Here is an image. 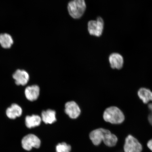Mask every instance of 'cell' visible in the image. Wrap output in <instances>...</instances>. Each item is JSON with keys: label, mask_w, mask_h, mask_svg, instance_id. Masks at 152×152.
I'll return each mask as SVG.
<instances>
[{"label": "cell", "mask_w": 152, "mask_h": 152, "mask_svg": "<svg viewBox=\"0 0 152 152\" xmlns=\"http://www.w3.org/2000/svg\"><path fill=\"white\" fill-rule=\"evenodd\" d=\"M89 138L94 145H99L103 141L106 145L109 147L115 146L117 143L118 138L110 131L103 128L93 130L89 134Z\"/></svg>", "instance_id": "obj_1"}, {"label": "cell", "mask_w": 152, "mask_h": 152, "mask_svg": "<svg viewBox=\"0 0 152 152\" xmlns=\"http://www.w3.org/2000/svg\"><path fill=\"white\" fill-rule=\"evenodd\" d=\"M103 118L107 122L113 124H120L124 121L125 117L123 112L118 108L112 106L104 111Z\"/></svg>", "instance_id": "obj_2"}, {"label": "cell", "mask_w": 152, "mask_h": 152, "mask_svg": "<svg viewBox=\"0 0 152 152\" xmlns=\"http://www.w3.org/2000/svg\"><path fill=\"white\" fill-rule=\"evenodd\" d=\"M86 9L85 0H72L68 5V10L72 18L79 19L84 14Z\"/></svg>", "instance_id": "obj_3"}, {"label": "cell", "mask_w": 152, "mask_h": 152, "mask_svg": "<svg viewBox=\"0 0 152 152\" xmlns=\"http://www.w3.org/2000/svg\"><path fill=\"white\" fill-rule=\"evenodd\" d=\"M40 139L35 134H28L23 137L21 145L23 149L26 151H30L33 148L39 149L41 145Z\"/></svg>", "instance_id": "obj_4"}, {"label": "cell", "mask_w": 152, "mask_h": 152, "mask_svg": "<svg viewBox=\"0 0 152 152\" xmlns=\"http://www.w3.org/2000/svg\"><path fill=\"white\" fill-rule=\"evenodd\" d=\"M64 112L70 119H75L81 115V109L77 102L70 101L64 104Z\"/></svg>", "instance_id": "obj_5"}, {"label": "cell", "mask_w": 152, "mask_h": 152, "mask_svg": "<svg viewBox=\"0 0 152 152\" xmlns=\"http://www.w3.org/2000/svg\"><path fill=\"white\" fill-rule=\"evenodd\" d=\"M104 22L100 17L96 20L90 21L88 24V29L91 35L99 37L102 35L104 29Z\"/></svg>", "instance_id": "obj_6"}, {"label": "cell", "mask_w": 152, "mask_h": 152, "mask_svg": "<svg viewBox=\"0 0 152 152\" xmlns=\"http://www.w3.org/2000/svg\"><path fill=\"white\" fill-rule=\"evenodd\" d=\"M142 145L138 140L132 135H129L125 139L124 145L125 152H141Z\"/></svg>", "instance_id": "obj_7"}, {"label": "cell", "mask_w": 152, "mask_h": 152, "mask_svg": "<svg viewBox=\"0 0 152 152\" xmlns=\"http://www.w3.org/2000/svg\"><path fill=\"white\" fill-rule=\"evenodd\" d=\"M13 78L15 83L18 85L25 86L27 84L29 81V74L25 70L18 69L13 74Z\"/></svg>", "instance_id": "obj_8"}, {"label": "cell", "mask_w": 152, "mask_h": 152, "mask_svg": "<svg viewBox=\"0 0 152 152\" xmlns=\"http://www.w3.org/2000/svg\"><path fill=\"white\" fill-rule=\"evenodd\" d=\"M24 94L27 100L30 102H34L39 98L40 94V88L37 85L29 86L26 87Z\"/></svg>", "instance_id": "obj_9"}, {"label": "cell", "mask_w": 152, "mask_h": 152, "mask_svg": "<svg viewBox=\"0 0 152 152\" xmlns=\"http://www.w3.org/2000/svg\"><path fill=\"white\" fill-rule=\"evenodd\" d=\"M40 116L42 122L46 124H52L57 121L56 112L54 109H48L43 110Z\"/></svg>", "instance_id": "obj_10"}, {"label": "cell", "mask_w": 152, "mask_h": 152, "mask_svg": "<svg viewBox=\"0 0 152 152\" xmlns=\"http://www.w3.org/2000/svg\"><path fill=\"white\" fill-rule=\"evenodd\" d=\"M25 124L29 129L36 128L41 125L42 121L40 116L36 114L26 115L25 118Z\"/></svg>", "instance_id": "obj_11"}, {"label": "cell", "mask_w": 152, "mask_h": 152, "mask_svg": "<svg viewBox=\"0 0 152 152\" xmlns=\"http://www.w3.org/2000/svg\"><path fill=\"white\" fill-rule=\"evenodd\" d=\"M23 110L18 104H13L10 107L7 108L6 111L7 117L11 119H16L22 115Z\"/></svg>", "instance_id": "obj_12"}, {"label": "cell", "mask_w": 152, "mask_h": 152, "mask_svg": "<svg viewBox=\"0 0 152 152\" xmlns=\"http://www.w3.org/2000/svg\"><path fill=\"white\" fill-rule=\"evenodd\" d=\"M109 61L113 69H119L122 68L124 64L123 57L118 53H113L109 57Z\"/></svg>", "instance_id": "obj_13"}, {"label": "cell", "mask_w": 152, "mask_h": 152, "mask_svg": "<svg viewBox=\"0 0 152 152\" xmlns=\"http://www.w3.org/2000/svg\"><path fill=\"white\" fill-rule=\"evenodd\" d=\"M138 94L139 97L144 103L147 104L150 101H152V92L149 89L141 88L138 91Z\"/></svg>", "instance_id": "obj_14"}, {"label": "cell", "mask_w": 152, "mask_h": 152, "mask_svg": "<svg viewBox=\"0 0 152 152\" xmlns=\"http://www.w3.org/2000/svg\"><path fill=\"white\" fill-rule=\"evenodd\" d=\"M14 41L12 37L7 34H0V44L3 48L8 49L12 46Z\"/></svg>", "instance_id": "obj_15"}, {"label": "cell", "mask_w": 152, "mask_h": 152, "mask_svg": "<svg viewBox=\"0 0 152 152\" xmlns=\"http://www.w3.org/2000/svg\"><path fill=\"white\" fill-rule=\"evenodd\" d=\"M56 150V152H71L72 147L66 142H62L57 144Z\"/></svg>", "instance_id": "obj_16"}, {"label": "cell", "mask_w": 152, "mask_h": 152, "mask_svg": "<svg viewBox=\"0 0 152 152\" xmlns=\"http://www.w3.org/2000/svg\"><path fill=\"white\" fill-rule=\"evenodd\" d=\"M148 107H149L150 111H151V113L148 116V120H149L150 123L152 125V103L149 104Z\"/></svg>", "instance_id": "obj_17"}, {"label": "cell", "mask_w": 152, "mask_h": 152, "mask_svg": "<svg viewBox=\"0 0 152 152\" xmlns=\"http://www.w3.org/2000/svg\"><path fill=\"white\" fill-rule=\"evenodd\" d=\"M148 147L152 151V139L150 140L147 143Z\"/></svg>", "instance_id": "obj_18"}]
</instances>
